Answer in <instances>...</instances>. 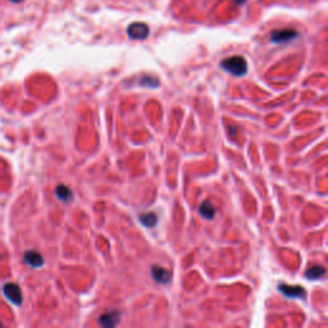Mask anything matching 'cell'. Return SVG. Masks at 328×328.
<instances>
[{
    "mask_svg": "<svg viewBox=\"0 0 328 328\" xmlns=\"http://www.w3.org/2000/svg\"><path fill=\"white\" fill-rule=\"evenodd\" d=\"M222 69L227 71L231 75L242 77L248 72V62L241 55H233V57L226 58L221 62Z\"/></svg>",
    "mask_w": 328,
    "mask_h": 328,
    "instance_id": "obj_1",
    "label": "cell"
},
{
    "mask_svg": "<svg viewBox=\"0 0 328 328\" xmlns=\"http://www.w3.org/2000/svg\"><path fill=\"white\" fill-rule=\"evenodd\" d=\"M150 34V29L144 22H133L127 27V35L133 40H145Z\"/></svg>",
    "mask_w": 328,
    "mask_h": 328,
    "instance_id": "obj_2",
    "label": "cell"
},
{
    "mask_svg": "<svg viewBox=\"0 0 328 328\" xmlns=\"http://www.w3.org/2000/svg\"><path fill=\"white\" fill-rule=\"evenodd\" d=\"M299 36L296 30L294 29H284L277 30L271 34V41L274 44H285V42H290L295 40Z\"/></svg>",
    "mask_w": 328,
    "mask_h": 328,
    "instance_id": "obj_3",
    "label": "cell"
},
{
    "mask_svg": "<svg viewBox=\"0 0 328 328\" xmlns=\"http://www.w3.org/2000/svg\"><path fill=\"white\" fill-rule=\"evenodd\" d=\"M3 292L7 299L16 305L22 304V290L19 289L18 285L8 282L3 286Z\"/></svg>",
    "mask_w": 328,
    "mask_h": 328,
    "instance_id": "obj_4",
    "label": "cell"
},
{
    "mask_svg": "<svg viewBox=\"0 0 328 328\" xmlns=\"http://www.w3.org/2000/svg\"><path fill=\"white\" fill-rule=\"evenodd\" d=\"M150 273L153 279H155L158 284L161 285H167L170 284L171 279H172V274H171L170 271H167L166 268L160 266H153L150 269Z\"/></svg>",
    "mask_w": 328,
    "mask_h": 328,
    "instance_id": "obj_5",
    "label": "cell"
},
{
    "mask_svg": "<svg viewBox=\"0 0 328 328\" xmlns=\"http://www.w3.org/2000/svg\"><path fill=\"white\" fill-rule=\"evenodd\" d=\"M278 290L287 297H291V299H296V297H305L307 295V291L304 290L302 286H292V285H285L281 284L278 286Z\"/></svg>",
    "mask_w": 328,
    "mask_h": 328,
    "instance_id": "obj_6",
    "label": "cell"
},
{
    "mask_svg": "<svg viewBox=\"0 0 328 328\" xmlns=\"http://www.w3.org/2000/svg\"><path fill=\"white\" fill-rule=\"evenodd\" d=\"M121 319V312L118 310H110L104 313L99 317V324L103 327H114L118 324Z\"/></svg>",
    "mask_w": 328,
    "mask_h": 328,
    "instance_id": "obj_7",
    "label": "cell"
},
{
    "mask_svg": "<svg viewBox=\"0 0 328 328\" xmlns=\"http://www.w3.org/2000/svg\"><path fill=\"white\" fill-rule=\"evenodd\" d=\"M25 263L29 264L31 268H40V267L44 266V258H42L41 254L39 251L35 250H27L26 253L24 254Z\"/></svg>",
    "mask_w": 328,
    "mask_h": 328,
    "instance_id": "obj_8",
    "label": "cell"
},
{
    "mask_svg": "<svg viewBox=\"0 0 328 328\" xmlns=\"http://www.w3.org/2000/svg\"><path fill=\"white\" fill-rule=\"evenodd\" d=\"M199 213L205 219H213L214 216H216V208H214L210 201L205 200L201 203L200 208H199Z\"/></svg>",
    "mask_w": 328,
    "mask_h": 328,
    "instance_id": "obj_9",
    "label": "cell"
},
{
    "mask_svg": "<svg viewBox=\"0 0 328 328\" xmlns=\"http://www.w3.org/2000/svg\"><path fill=\"white\" fill-rule=\"evenodd\" d=\"M325 274V269L322 266H313L312 268L305 272V278L310 281H315L318 278H322Z\"/></svg>",
    "mask_w": 328,
    "mask_h": 328,
    "instance_id": "obj_10",
    "label": "cell"
},
{
    "mask_svg": "<svg viewBox=\"0 0 328 328\" xmlns=\"http://www.w3.org/2000/svg\"><path fill=\"white\" fill-rule=\"evenodd\" d=\"M55 195H57V198L59 199V200H62L63 203H68V201L73 198L72 191L65 185L57 186V189H55Z\"/></svg>",
    "mask_w": 328,
    "mask_h": 328,
    "instance_id": "obj_11",
    "label": "cell"
},
{
    "mask_svg": "<svg viewBox=\"0 0 328 328\" xmlns=\"http://www.w3.org/2000/svg\"><path fill=\"white\" fill-rule=\"evenodd\" d=\"M138 221L144 224L145 227H154L158 223V216L155 213H143L138 216Z\"/></svg>",
    "mask_w": 328,
    "mask_h": 328,
    "instance_id": "obj_12",
    "label": "cell"
},
{
    "mask_svg": "<svg viewBox=\"0 0 328 328\" xmlns=\"http://www.w3.org/2000/svg\"><path fill=\"white\" fill-rule=\"evenodd\" d=\"M141 86H148V87H158L159 86V80L158 78L153 77V76H143L140 80Z\"/></svg>",
    "mask_w": 328,
    "mask_h": 328,
    "instance_id": "obj_13",
    "label": "cell"
},
{
    "mask_svg": "<svg viewBox=\"0 0 328 328\" xmlns=\"http://www.w3.org/2000/svg\"><path fill=\"white\" fill-rule=\"evenodd\" d=\"M233 2L237 4V6H242V4H244L246 0H233Z\"/></svg>",
    "mask_w": 328,
    "mask_h": 328,
    "instance_id": "obj_14",
    "label": "cell"
},
{
    "mask_svg": "<svg viewBox=\"0 0 328 328\" xmlns=\"http://www.w3.org/2000/svg\"><path fill=\"white\" fill-rule=\"evenodd\" d=\"M11 2H13V3H22L24 0H11Z\"/></svg>",
    "mask_w": 328,
    "mask_h": 328,
    "instance_id": "obj_15",
    "label": "cell"
},
{
    "mask_svg": "<svg viewBox=\"0 0 328 328\" xmlns=\"http://www.w3.org/2000/svg\"><path fill=\"white\" fill-rule=\"evenodd\" d=\"M2 325H3V324H2V322H0V327H2Z\"/></svg>",
    "mask_w": 328,
    "mask_h": 328,
    "instance_id": "obj_16",
    "label": "cell"
}]
</instances>
